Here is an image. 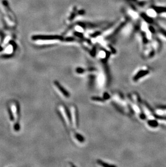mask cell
Listing matches in <instances>:
<instances>
[{"mask_svg": "<svg viewBox=\"0 0 166 167\" xmlns=\"http://www.w3.org/2000/svg\"><path fill=\"white\" fill-rule=\"evenodd\" d=\"M70 113L71 120V123H72V126H73V128H77L78 126V112L76 107L75 105H72L71 106L70 110Z\"/></svg>", "mask_w": 166, "mask_h": 167, "instance_id": "3", "label": "cell"}, {"mask_svg": "<svg viewBox=\"0 0 166 167\" xmlns=\"http://www.w3.org/2000/svg\"><path fill=\"white\" fill-rule=\"evenodd\" d=\"M54 84L55 87L58 89L59 92H60L63 96L65 97H69L70 96L69 92L67 90L61 86V84L58 82V81H54Z\"/></svg>", "mask_w": 166, "mask_h": 167, "instance_id": "4", "label": "cell"}, {"mask_svg": "<svg viewBox=\"0 0 166 167\" xmlns=\"http://www.w3.org/2000/svg\"><path fill=\"white\" fill-rule=\"evenodd\" d=\"M75 138H76L80 142H84V141L83 136H82L81 135H80L79 134H76L75 135Z\"/></svg>", "mask_w": 166, "mask_h": 167, "instance_id": "6", "label": "cell"}, {"mask_svg": "<svg viewBox=\"0 0 166 167\" xmlns=\"http://www.w3.org/2000/svg\"><path fill=\"white\" fill-rule=\"evenodd\" d=\"M59 111L60 114L61 115L62 119L64 122L66 123L67 127H70L72 125L71 120L70 113L65 106L61 105L59 106Z\"/></svg>", "mask_w": 166, "mask_h": 167, "instance_id": "1", "label": "cell"}, {"mask_svg": "<svg viewBox=\"0 0 166 167\" xmlns=\"http://www.w3.org/2000/svg\"><path fill=\"white\" fill-rule=\"evenodd\" d=\"M18 106L16 103L13 102L11 105V110L14 117V127L16 130H18L20 129L18 123Z\"/></svg>", "mask_w": 166, "mask_h": 167, "instance_id": "2", "label": "cell"}, {"mask_svg": "<svg viewBox=\"0 0 166 167\" xmlns=\"http://www.w3.org/2000/svg\"><path fill=\"white\" fill-rule=\"evenodd\" d=\"M97 162L99 164L100 166H103V167H114V166H114V165L109 164H107V163L104 162H103L101 160H98Z\"/></svg>", "mask_w": 166, "mask_h": 167, "instance_id": "5", "label": "cell"}]
</instances>
